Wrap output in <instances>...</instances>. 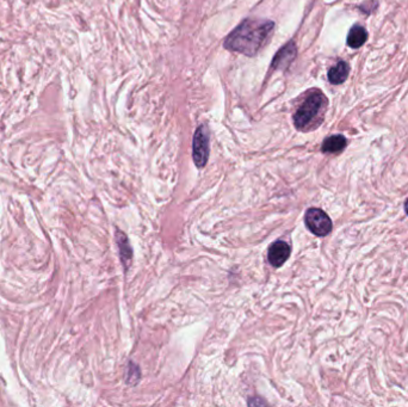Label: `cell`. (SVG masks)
<instances>
[{
  "label": "cell",
  "instance_id": "7a4b0ae2",
  "mask_svg": "<svg viewBox=\"0 0 408 407\" xmlns=\"http://www.w3.org/2000/svg\"><path fill=\"white\" fill-rule=\"evenodd\" d=\"M327 99L319 90H313L294 115L295 127L302 131L316 129L324 120Z\"/></svg>",
  "mask_w": 408,
  "mask_h": 407
},
{
  "label": "cell",
  "instance_id": "277c9868",
  "mask_svg": "<svg viewBox=\"0 0 408 407\" xmlns=\"http://www.w3.org/2000/svg\"><path fill=\"white\" fill-rule=\"evenodd\" d=\"M304 221H306L308 230L318 237H325L332 231L331 218L329 215L325 213L324 210L319 209V208L308 209L306 216H304Z\"/></svg>",
  "mask_w": 408,
  "mask_h": 407
},
{
  "label": "cell",
  "instance_id": "3957f363",
  "mask_svg": "<svg viewBox=\"0 0 408 407\" xmlns=\"http://www.w3.org/2000/svg\"><path fill=\"white\" fill-rule=\"evenodd\" d=\"M209 130L206 126L202 125L195 131L194 141H193V157L196 166L204 168L209 158Z\"/></svg>",
  "mask_w": 408,
  "mask_h": 407
},
{
  "label": "cell",
  "instance_id": "ba28073f",
  "mask_svg": "<svg viewBox=\"0 0 408 407\" xmlns=\"http://www.w3.org/2000/svg\"><path fill=\"white\" fill-rule=\"evenodd\" d=\"M346 147V139L343 135H333L325 140L321 151L324 153H338Z\"/></svg>",
  "mask_w": 408,
  "mask_h": 407
},
{
  "label": "cell",
  "instance_id": "6da1fadb",
  "mask_svg": "<svg viewBox=\"0 0 408 407\" xmlns=\"http://www.w3.org/2000/svg\"><path fill=\"white\" fill-rule=\"evenodd\" d=\"M274 29L272 21L245 19L228 35L225 47L228 51L254 56L268 43Z\"/></svg>",
  "mask_w": 408,
  "mask_h": 407
},
{
  "label": "cell",
  "instance_id": "8992f818",
  "mask_svg": "<svg viewBox=\"0 0 408 407\" xmlns=\"http://www.w3.org/2000/svg\"><path fill=\"white\" fill-rule=\"evenodd\" d=\"M291 256V246L286 241H276L269 248L270 264L278 268L284 264Z\"/></svg>",
  "mask_w": 408,
  "mask_h": 407
},
{
  "label": "cell",
  "instance_id": "9c48e42d",
  "mask_svg": "<svg viewBox=\"0 0 408 407\" xmlns=\"http://www.w3.org/2000/svg\"><path fill=\"white\" fill-rule=\"evenodd\" d=\"M366 38H368V33L366 30L361 26H352V29L350 30L349 36H348V45L354 49H357L359 47H362L366 43Z\"/></svg>",
  "mask_w": 408,
  "mask_h": 407
},
{
  "label": "cell",
  "instance_id": "52a82bcc",
  "mask_svg": "<svg viewBox=\"0 0 408 407\" xmlns=\"http://www.w3.org/2000/svg\"><path fill=\"white\" fill-rule=\"evenodd\" d=\"M350 67L345 61H339V63L333 66L329 71V80L334 85H339L345 81L346 78L349 77Z\"/></svg>",
  "mask_w": 408,
  "mask_h": 407
},
{
  "label": "cell",
  "instance_id": "8fae6325",
  "mask_svg": "<svg viewBox=\"0 0 408 407\" xmlns=\"http://www.w3.org/2000/svg\"><path fill=\"white\" fill-rule=\"evenodd\" d=\"M405 210H406V213L408 214V198L407 201H406V203H405Z\"/></svg>",
  "mask_w": 408,
  "mask_h": 407
},
{
  "label": "cell",
  "instance_id": "30bf717a",
  "mask_svg": "<svg viewBox=\"0 0 408 407\" xmlns=\"http://www.w3.org/2000/svg\"><path fill=\"white\" fill-rule=\"evenodd\" d=\"M117 239L118 248H120V255H121V260H122L124 266H129L131 262V257H133V252H131V246H129V241L127 239L126 235L123 234L122 232H117L116 235Z\"/></svg>",
  "mask_w": 408,
  "mask_h": 407
},
{
  "label": "cell",
  "instance_id": "5b68a950",
  "mask_svg": "<svg viewBox=\"0 0 408 407\" xmlns=\"http://www.w3.org/2000/svg\"><path fill=\"white\" fill-rule=\"evenodd\" d=\"M296 54H297V49H296L295 43H286V46H283L277 51V54L275 55L271 67L274 68V70H281V71L286 70L293 63L295 58H296Z\"/></svg>",
  "mask_w": 408,
  "mask_h": 407
}]
</instances>
